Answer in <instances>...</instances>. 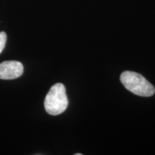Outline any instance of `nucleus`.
<instances>
[{
  "label": "nucleus",
  "mask_w": 155,
  "mask_h": 155,
  "mask_svg": "<svg viewBox=\"0 0 155 155\" xmlns=\"http://www.w3.org/2000/svg\"><path fill=\"white\" fill-rule=\"evenodd\" d=\"M120 79L124 86L135 95L150 97L154 94V87L139 73L133 71H124L121 73Z\"/></svg>",
  "instance_id": "f257e3e1"
},
{
  "label": "nucleus",
  "mask_w": 155,
  "mask_h": 155,
  "mask_svg": "<svg viewBox=\"0 0 155 155\" xmlns=\"http://www.w3.org/2000/svg\"><path fill=\"white\" fill-rule=\"evenodd\" d=\"M45 108L48 114L57 116L66 110L68 100L63 84L58 83L51 87L45 99Z\"/></svg>",
  "instance_id": "f03ea898"
},
{
  "label": "nucleus",
  "mask_w": 155,
  "mask_h": 155,
  "mask_svg": "<svg viewBox=\"0 0 155 155\" xmlns=\"http://www.w3.org/2000/svg\"><path fill=\"white\" fill-rule=\"evenodd\" d=\"M24 71L23 65L19 61H5L0 63V79L12 80L20 77Z\"/></svg>",
  "instance_id": "7ed1b4c3"
},
{
  "label": "nucleus",
  "mask_w": 155,
  "mask_h": 155,
  "mask_svg": "<svg viewBox=\"0 0 155 155\" xmlns=\"http://www.w3.org/2000/svg\"><path fill=\"white\" fill-rule=\"evenodd\" d=\"M7 42V35L5 32H0V53L2 52Z\"/></svg>",
  "instance_id": "20e7f679"
},
{
  "label": "nucleus",
  "mask_w": 155,
  "mask_h": 155,
  "mask_svg": "<svg viewBox=\"0 0 155 155\" xmlns=\"http://www.w3.org/2000/svg\"><path fill=\"white\" fill-rule=\"evenodd\" d=\"M75 155H83V154H81V153H76V154H75Z\"/></svg>",
  "instance_id": "39448f33"
}]
</instances>
